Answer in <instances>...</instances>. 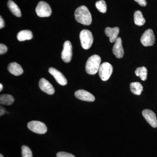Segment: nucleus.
I'll list each match as a JSON object with an SVG mask.
<instances>
[{"instance_id": "22", "label": "nucleus", "mask_w": 157, "mask_h": 157, "mask_svg": "<svg viewBox=\"0 0 157 157\" xmlns=\"http://www.w3.org/2000/svg\"><path fill=\"white\" fill-rule=\"evenodd\" d=\"M96 7L101 13H105L107 11V5L104 0H100L97 2L96 3Z\"/></svg>"}, {"instance_id": "4", "label": "nucleus", "mask_w": 157, "mask_h": 157, "mask_svg": "<svg viewBox=\"0 0 157 157\" xmlns=\"http://www.w3.org/2000/svg\"><path fill=\"white\" fill-rule=\"evenodd\" d=\"M113 71L112 65L107 62L103 63L100 66L99 75L103 81H107L111 76Z\"/></svg>"}, {"instance_id": "14", "label": "nucleus", "mask_w": 157, "mask_h": 157, "mask_svg": "<svg viewBox=\"0 0 157 157\" xmlns=\"http://www.w3.org/2000/svg\"><path fill=\"white\" fill-rule=\"evenodd\" d=\"M119 28L118 27H114L111 28L107 27L105 29V33L107 37H109V41L111 43L115 42L118 38V35L119 33Z\"/></svg>"}, {"instance_id": "25", "label": "nucleus", "mask_w": 157, "mask_h": 157, "mask_svg": "<svg viewBox=\"0 0 157 157\" xmlns=\"http://www.w3.org/2000/svg\"><path fill=\"white\" fill-rule=\"evenodd\" d=\"M7 50L8 48L6 45L3 44H0V54H4L7 52Z\"/></svg>"}, {"instance_id": "7", "label": "nucleus", "mask_w": 157, "mask_h": 157, "mask_svg": "<svg viewBox=\"0 0 157 157\" xmlns=\"http://www.w3.org/2000/svg\"><path fill=\"white\" fill-rule=\"evenodd\" d=\"M140 42L144 46H152L155 42V36L153 31L151 29L147 30L140 38Z\"/></svg>"}, {"instance_id": "23", "label": "nucleus", "mask_w": 157, "mask_h": 157, "mask_svg": "<svg viewBox=\"0 0 157 157\" xmlns=\"http://www.w3.org/2000/svg\"><path fill=\"white\" fill-rule=\"evenodd\" d=\"M21 150L22 157H33L32 152L28 147L23 145L21 147Z\"/></svg>"}, {"instance_id": "30", "label": "nucleus", "mask_w": 157, "mask_h": 157, "mask_svg": "<svg viewBox=\"0 0 157 157\" xmlns=\"http://www.w3.org/2000/svg\"><path fill=\"white\" fill-rule=\"evenodd\" d=\"M0 157H4V156H3V155L1 154L0 155Z\"/></svg>"}, {"instance_id": "13", "label": "nucleus", "mask_w": 157, "mask_h": 157, "mask_svg": "<svg viewBox=\"0 0 157 157\" xmlns=\"http://www.w3.org/2000/svg\"><path fill=\"white\" fill-rule=\"evenodd\" d=\"M113 52L118 59H120L124 56V50L122 44V40L120 37H118L116 40L113 48Z\"/></svg>"}, {"instance_id": "3", "label": "nucleus", "mask_w": 157, "mask_h": 157, "mask_svg": "<svg viewBox=\"0 0 157 157\" xmlns=\"http://www.w3.org/2000/svg\"><path fill=\"white\" fill-rule=\"evenodd\" d=\"M79 38L82 48L88 49L90 48L94 41L92 33L90 31L86 29L82 31L79 35Z\"/></svg>"}, {"instance_id": "17", "label": "nucleus", "mask_w": 157, "mask_h": 157, "mask_svg": "<svg viewBox=\"0 0 157 157\" xmlns=\"http://www.w3.org/2000/svg\"><path fill=\"white\" fill-rule=\"evenodd\" d=\"M7 5L9 10L14 15L17 17H20L21 16V13L20 9L14 2L10 0L8 1Z\"/></svg>"}, {"instance_id": "21", "label": "nucleus", "mask_w": 157, "mask_h": 157, "mask_svg": "<svg viewBox=\"0 0 157 157\" xmlns=\"http://www.w3.org/2000/svg\"><path fill=\"white\" fill-rule=\"evenodd\" d=\"M135 73L136 76L140 77L143 81H145L147 78V70L145 67H140L137 68L135 70Z\"/></svg>"}, {"instance_id": "5", "label": "nucleus", "mask_w": 157, "mask_h": 157, "mask_svg": "<svg viewBox=\"0 0 157 157\" xmlns=\"http://www.w3.org/2000/svg\"><path fill=\"white\" fill-rule=\"evenodd\" d=\"M36 13L40 17H48L52 14L50 6L48 3L41 1L38 3L36 9Z\"/></svg>"}, {"instance_id": "2", "label": "nucleus", "mask_w": 157, "mask_h": 157, "mask_svg": "<svg viewBox=\"0 0 157 157\" xmlns=\"http://www.w3.org/2000/svg\"><path fill=\"white\" fill-rule=\"evenodd\" d=\"M101 58L97 55H94L88 59L86 65V71L88 74L94 75L98 73L100 68Z\"/></svg>"}, {"instance_id": "20", "label": "nucleus", "mask_w": 157, "mask_h": 157, "mask_svg": "<svg viewBox=\"0 0 157 157\" xmlns=\"http://www.w3.org/2000/svg\"><path fill=\"white\" fill-rule=\"evenodd\" d=\"M14 101V98L11 95L4 94L0 96V104L2 105H10Z\"/></svg>"}, {"instance_id": "18", "label": "nucleus", "mask_w": 157, "mask_h": 157, "mask_svg": "<svg viewBox=\"0 0 157 157\" xmlns=\"http://www.w3.org/2000/svg\"><path fill=\"white\" fill-rule=\"evenodd\" d=\"M130 90L133 94L137 95L141 94L143 90V86L139 82H133L130 84Z\"/></svg>"}, {"instance_id": "9", "label": "nucleus", "mask_w": 157, "mask_h": 157, "mask_svg": "<svg viewBox=\"0 0 157 157\" xmlns=\"http://www.w3.org/2000/svg\"><path fill=\"white\" fill-rule=\"evenodd\" d=\"M142 115L147 123L152 127H157V119L155 113L150 109H145L142 111Z\"/></svg>"}, {"instance_id": "24", "label": "nucleus", "mask_w": 157, "mask_h": 157, "mask_svg": "<svg viewBox=\"0 0 157 157\" xmlns=\"http://www.w3.org/2000/svg\"><path fill=\"white\" fill-rule=\"evenodd\" d=\"M57 157H75V156L66 152H59L56 155Z\"/></svg>"}, {"instance_id": "29", "label": "nucleus", "mask_w": 157, "mask_h": 157, "mask_svg": "<svg viewBox=\"0 0 157 157\" xmlns=\"http://www.w3.org/2000/svg\"><path fill=\"white\" fill-rule=\"evenodd\" d=\"M3 85H2V83L0 84V91H2V90H3Z\"/></svg>"}, {"instance_id": "11", "label": "nucleus", "mask_w": 157, "mask_h": 157, "mask_svg": "<svg viewBox=\"0 0 157 157\" xmlns=\"http://www.w3.org/2000/svg\"><path fill=\"white\" fill-rule=\"evenodd\" d=\"M75 96L77 99L87 102H94L95 100L94 96L92 94L83 90L76 91L75 93Z\"/></svg>"}, {"instance_id": "8", "label": "nucleus", "mask_w": 157, "mask_h": 157, "mask_svg": "<svg viewBox=\"0 0 157 157\" xmlns=\"http://www.w3.org/2000/svg\"><path fill=\"white\" fill-rule=\"evenodd\" d=\"M72 45L69 41H66L63 45V48L62 51L61 57L62 59L65 63H70L72 59Z\"/></svg>"}, {"instance_id": "26", "label": "nucleus", "mask_w": 157, "mask_h": 157, "mask_svg": "<svg viewBox=\"0 0 157 157\" xmlns=\"http://www.w3.org/2000/svg\"><path fill=\"white\" fill-rule=\"evenodd\" d=\"M135 2L138 3L140 6L144 7L146 6L147 2L146 0H134Z\"/></svg>"}, {"instance_id": "15", "label": "nucleus", "mask_w": 157, "mask_h": 157, "mask_svg": "<svg viewBox=\"0 0 157 157\" xmlns=\"http://www.w3.org/2000/svg\"><path fill=\"white\" fill-rule=\"evenodd\" d=\"M8 70L11 74L14 76H20L23 73V70L21 66L15 62L10 63L8 66Z\"/></svg>"}, {"instance_id": "10", "label": "nucleus", "mask_w": 157, "mask_h": 157, "mask_svg": "<svg viewBox=\"0 0 157 157\" xmlns=\"http://www.w3.org/2000/svg\"><path fill=\"white\" fill-rule=\"evenodd\" d=\"M48 72L51 75L55 78L56 80L59 84L62 86H65L67 83V79L65 78L64 76L59 70L55 68L51 67L48 69Z\"/></svg>"}, {"instance_id": "1", "label": "nucleus", "mask_w": 157, "mask_h": 157, "mask_svg": "<svg viewBox=\"0 0 157 157\" xmlns=\"http://www.w3.org/2000/svg\"><path fill=\"white\" fill-rule=\"evenodd\" d=\"M75 17L77 22L83 25H89L91 24L92 16L86 6H79L75 12Z\"/></svg>"}, {"instance_id": "28", "label": "nucleus", "mask_w": 157, "mask_h": 157, "mask_svg": "<svg viewBox=\"0 0 157 157\" xmlns=\"http://www.w3.org/2000/svg\"><path fill=\"white\" fill-rule=\"evenodd\" d=\"M6 112V109H5L4 107L1 106L0 107V116H2L3 115H4Z\"/></svg>"}, {"instance_id": "12", "label": "nucleus", "mask_w": 157, "mask_h": 157, "mask_svg": "<svg viewBox=\"0 0 157 157\" xmlns=\"http://www.w3.org/2000/svg\"><path fill=\"white\" fill-rule=\"evenodd\" d=\"M39 86L42 91L48 95L55 93V89L52 85L45 78H42L39 82Z\"/></svg>"}, {"instance_id": "6", "label": "nucleus", "mask_w": 157, "mask_h": 157, "mask_svg": "<svg viewBox=\"0 0 157 157\" xmlns=\"http://www.w3.org/2000/svg\"><path fill=\"white\" fill-rule=\"evenodd\" d=\"M28 128L32 132L39 134H44L47 131L45 124L39 121H32L28 123Z\"/></svg>"}, {"instance_id": "16", "label": "nucleus", "mask_w": 157, "mask_h": 157, "mask_svg": "<svg viewBox=\"0 0 157 157\" xmlns=\"http://www.w3.org/2000/svg\"><path fill=\"white\" fill-rule=\"evenodd\" d=\"M33 37V34L31 31L28 30H22L17 34V38L18 41L22 42L25 40H30Z\"/></svg>"}, {"instance_id": "19", "label": "nucleus", "mask_w": 157, "mask_h": 157, "mask_svg": "<svg viewBox=\"0 0 157 157\" xmlns=\"http://www.w3.org/2000/svg\"><path fill=\"white\" fill-rule=\"evenodd\" d=\"M145 19H144L142 14V12L139 10L135 11L134 14V22L135 24L138 26L143 25L145 23Z\"/></svg>"}, {"instance_id": "27", "label": "nucleus", "mask_w": 157, "mask_h": 157, "mask_svg": "<svg viewBox=\"0 0 157 157\" xmlns=\"http://www.w3.org/2000/svg\"><path fill=\"white\" fill-rule=\"evenodd\" d=\"M5 24L2 16L0 17V29H2L5 27Z\"/></svg>"}]
</instances>
